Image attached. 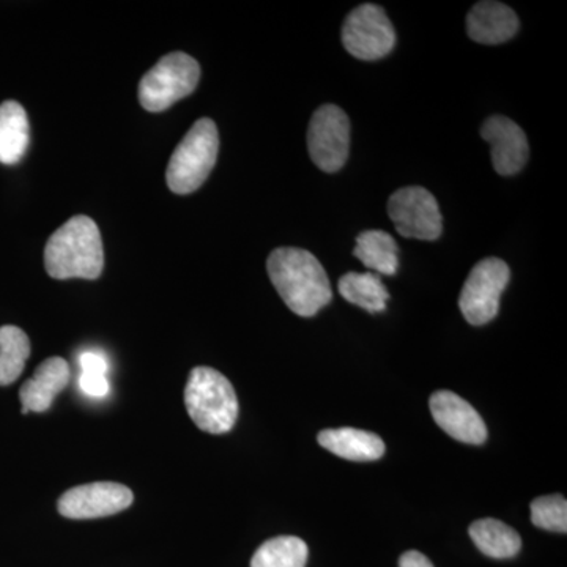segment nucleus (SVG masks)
Masks as SVG:
<instances>
[{
	"instance_id": "f257e3e1",
	"label": "nucleus",
	"mask_w": 567,
	"mask_h": 567,
	"mask_svg": "<svg viewBox=\"0 0 567 567\" xmlns=\"http://www.w3.org/2000/svg\"><path fill=\"white\" fill-rule=\"evenodd\" d=\"M267 270L279 297L297 316H316L333 298L322 264L306 249H275L268 257Z\"/></svg>"
},
{
	"instance_id": "f03ea898",
	"label": "nucleus",
	"mask_w": 567,
	"mask_h": 567,
	"mask_svg": "<svg viewBox=\"0 0 567 567\" xmlns=\"http://www.w3.org/2000/svg\"><path fill=\"white\" fill-rule=\"evenodd\" d=\"M44 267L54 279H96L104 267L102 234L89 216H73L44 248Z\"/></svg>"
},
{
	"instance_id": "7ed1b4c3",
	"label": "nucleus",
	"mask_w": 567,
	"mask_h": 567,
	"mask_svg": "<svg viewBox=\"0 0 567 567\" xmlns=\"http://www.w3.org/2000/svg\"><path fill=\"white\" fill-rule=\"evenodd\" d=\"M185 405L193 423L208 434H227L237 423L238 399L233 383L215 369H193L185 388Z\"/></svg>"
},
{
	"instance_id": "20e7f679",
	"label": "nucleus",
	"mask_w": 567,
	"mask_h": 567,
	"mask_svg": "<svg viewBox=\"0 0 567 567\" xmlns=\"http://www.w3.org/2000/svg\"><path fill=\"white\" fill-rule=\"evenodd\" d=\"M219 152V134L212 118H199L177 145L167 164L166 182L171 192L189 194L207 181Z\"/></svg>"
},
{
	"instance_id": "39448f33",
	"label": "nucleus",
	"mask_w": 567,
	"mask_h": 567,
	"mask_svg": "<svg viewBox=\"0 0 567 567\" xmlns=\"http://www.w3.org/2000/svg\"><path fill=\"white\" fill-rule=\"evenodd\" d=\"M200 80V66L192 55L173 52L164 55L162 61L140 82V103L145 111L163 112L173 104L192 95Z\"/></svg>"
},
{
	"instance_id": "423d86ee",
	"label": "nucleus",
	"mask_w": 567,
	"mask_h": 567,
	"mask_svg": "<svg viewBox=\"0 0 567 567\" xmlns=\"http://www.w3.org/2000/svg\"><path fill=\"white\" fill-rule=\"evenodd\" d=\"M509 278V267L496 257H487L472 268L458 297L466 322L481 327L495 319Z\"/></svg>"
},
{
	"instance_id": "0eeeda50",
	"label": "nucleus",
	"mask_w": 567,
	"mask_h": 567,
	"mask_svg": "<svg viewBox=\"0 0 567 567\" xmlns=\"http://www.w3.org/2000/svg\"><path fill=\"white\" fill-rule=\"evenodd\" d=\"M346 51L360 61H379L393 51L395 32L385 11L374 3H363L350 11L342 25Z\"/></svg>"
},
{
	"instance_id": "6e6552de",
	"label": "nucleus",
	"mask_w": 567,
	"mask_h": 567,
	"mask_svg": "<svg viewBox=\"0 0 567 567\" xmlns=\"http://www.w3.org/2000/svg\"><path fill=\"white\" fill-rule=\"evenodd\" d=\"M350 121L336 104H323L312 115L308 128V152L323 173L334 174L349 158Z\"/></svg>"
},
{
	"instance_id": "1a4fd4ad",
	"label": "nucleus",
	"mask_w": 567,
	"mask_h": 567,
	"mask_svg": "<svg viewBox=\"0 0 567 567\" xmlns=\"http://www.w3.org/2000/svg\"><path fill=\"white\" fill-rule=\"evenodd\" d=\"M388 215L395 230L405 238L434 241L443 233L439 203L421 186L398 189L388 200Z\"/></svg>"
},
{
	"instance_id": "9d476101",
	"label": "nucleus",
	"mask_w": 567,
	"mask_h": 567,
	"mask_svg": "<svg viewBox=\"0 0 567 567\" xmlns=\"http://www.w3.org/2000/svg\"><path fill=\"white\" fill-rule=\"evenodd\" d=\"M134 495L128 487L117 483H92L66 491L59 498L61 516L85 520V518L110 517L133 505Z\"/></svg>"
},
{
	"instance_id": "9b49d317",
	"label": "nucleus",
	"mask_w": 567,
	"mask_h": 567,
	"mask_svg": "<svg viewBox=\"0 0 567 567\" xmlns=\"http://www.w3.org/2000/svg\"><path fill=\"white\" fill-rule=\"evenodd\" d=\"M481 136L491 144L492 163L499 175H516L528 162L527 134L511 118L492 115L481 126Z\"/></svg>"
},
{
	"instance_id": "f8f14e48",
	"label": "nucleus",
	"mask_w": 567,
	"mask_h": 567,
	"mask_svg": "<svg viewBox=\"0 0 567 567\" xmlns=\"http://www.w3.org/2000/svg\"><path fill=\"white\" fill-rule=\"evenodd\" d=\"M429 404L435 423L457 442L468 445H483L486 442V423L461 395L445 390L436 391Z\"/></svg>"
},
{
	"instance_id": "ddd939ff",
	"label": "nucleus",
	"mask_w": 567,
	"mask_h": 567,
	"mask_svg": "<svg viewBox=\"0 0 567 567\" xmlns=\"http://www.w3.org/2000/svg\"><path fill=\"white\" fill-rule=\"evenodd\" d=\"M70 375V365L63 358L52 357L44 360L33 372L32 379L21 386L22 415L50 410L54 399L69 385Z\"/></svg>"
},
{
	"instance_id": "4468645a",
	"label": "nucleus",
	"mask_w": 567,
	"mask_h": 567,
	"mask_svg": "<svg viewBox=\"0 0 567 567\" xmlns=\"http://www.w3.org/2000/svg\"><path fill=\"white\" fill-rule=\"evenodd\" d=\"M518 31L516 11L502 2H480L466 17L470 39L481 44H499L513 39Z\"/></svg>"
},
{
	"instance_id": "2eb2a0df",
	"label": "nucleus",
	"mask_w": 567,
	"mask_h": 567,
	"mask_svg": "<svg viewBox=\"0 0 567 567\" xmlns=\"http://www.w3.org/2000/svg\"><path fill=\"white\" fill-rule=\"evenodd\" d=\"M320 446L333 453L334 456L352 462L379 461L385 454V443L379 435L361 429L341 427L327 429L320 432Z\"/></svg>"
},
{
	"instance_id": "dca6fc26",
	"label": "nucleus",
	"mask_w": 567,
	"mask_h": 567,
	"mask_svg": "<svg viewBox=\"0 0 567 567\" xmlns=\"http://www.w3.org/2000/svg\"><path fill=\"white\" fill-rule=\"evenodd\" d=\"M28 114L18 102L0 104V163L17 164L31 140Z\"/></svg>"
},
{
	"instance_id": "f3484780",
	"label": "nucleus",
	"mask_w": 567,
	"mask_h": 567,
	"mask_svg": "<svg viewBox=\"0 0 567 567\" xmlns=\"http://www.w3.org/2000/svg\"><path fill=\"white\" fill-rule=\"evenodd\" d=\"M470 537L486 557L507 559L516 557L522 539L516 529L495 518H483L470 525Z\"/></svg>"
},
{
	"instance_id": "a211bd4d",
	"label": "nucleus",
	"mask_w": 567,
	"mask_h": 567,
	"mask_svg": "<svg viewBox=\"0 0 567 567\" xmlns=\"http://www.w3.org/2000/svg\"><path fill=\"white\" fill-rule=\"evenodd\" d=\"M354 257L369 270L379 275L393 276L399 268L398 244L383 230H364L357 237Z\"/></svg>"
},
{
	"instance_id": "6ab92c4d",
	"label": "nucleus",
	"mask_w": 567,
	"mask_h": 567,
	"mask_svg": "<svg viewBox=\"0 0 567 567\" xmlns=\"http://www.w3.org/2000/svg\"><path fill=\"white\" fill-rule=\"evenodd\" d=\"M338 289L346 301L360 306L371 315L385 311L390 300L385 284L375 274H347L339 279Z\"/></svg>"
},
{
	"instance_id": "aec40b11",
	"label": "nucleus",
	"mask_w": 567,
	"mask_h": 567,
	"mask_svg": "<svg viewBox=\"0 0 567 567\" xmlns=\"http://www.w3.org/2000/svg\"><path fill=\"white\" fill-rule=\"evenodd\" d=\"M29 357L31 341L24 331L14 324L0 328V386H9L20 379Z\"/></svg>"
},
{
	"instance_id": "412c9836",
	"label": "nucleus",
	"mask_w": 567,
	"mask_h": 567,
	"mask_svg": "<svg viewBox=\"0 0 567 567\" xmlns=\"http://www.w3.org/2000/svg\"><path fill=\"white\" fill-rule=\"evenodd\" d=\"M309 550L297 536H278L257 548L251 567H306Z\"/></svg>"
},
{
	"instance_id": "4be33fe9",
	"label": "nucleus",
	"mask_w": 567,
	"mask_h": 567,
	"mask_svg": "<svg viewBox=\"0 0 567 567\" xmlns=\"http://www.w3.org/2000/svg\"><path fill=\"white\" fill-rule=\"evenodd\" d=\"M532 522L547 532H567V502L561 495L539 496L532 503Z\"/></svg>"
},
{
	"instance_id": "5701e85b",
	"label": "nucleus",
	"mask_w": 567,
	"mask_h": 567,
	"mask_svg": "<svg viewBox=\"0 0 567 567\" xmlns=\"http://www.w3.org/2000/svg\"><path fill=\"white\" fill-rule=\"evenodd\" d=\"M80 388L82 393L91 395V398H104L110 393V382L103 374H85L82 372L80 377Z\"/></svg>"
},
{
	"instance_id": "b1692460",
	"label": "nucleus",
	"mask_w": 567,
	"mask_h": 567,
	"mask_svg": "<svg viewBox=\"0 0 567 567\" xmlns=\"http://www.w3.org/2000/svg\"><path fill=\"white\" fill-rule=\"evenodd\" d=\"M81 371L85 374H103L107 372V361L102 354L95 352H85L80 357Z\"/></svg>"
},
{
	"instance_id": "393cba45",
	"label": "nucleus",
	"mask_w": 567,
	"mask_h": 567,
	"mask_svg": "<svg viewBox=\"0 0 567 567\" xmlns=\"http://www.w3.org/2000/svg\"><path fill=\"white\" fill-rule=\"evenodd\" d=\"M399 567H434V565L420 551L409 550L399 559Z\"/></svg>"
}]
</instances>
